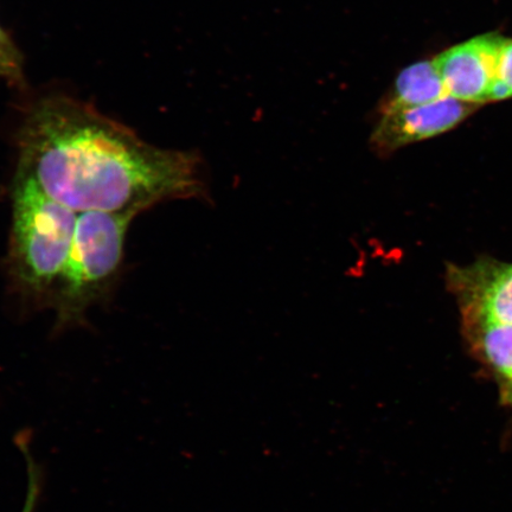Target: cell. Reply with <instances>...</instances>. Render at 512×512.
I'll return each instance as SVG.
<instances>
[{
	"instance_id": "2",
	"label": "cell",
	"mask_w": 512,
	"mask_h": 512,
	"mask_svg": "<svg viewBox=\"0 0 512 512\" xmlns=\"http://www.w3.org/2000/svg\"><path fill=\"white\" fill-rule=\"evenodd\" d=\"M11 198L10 279L23 296L49 303L72 252L79 214L18 174Z\"/></svg>"
},
{
	"instance_id": "5",
	"label": "cell",
	"mask_w": 512,
	"mask_h": 512,
	"mask_svg": "<svg viewBox=\"0 0 512 512\" xmlns=\"http://www.w3.org/2000/svg\"><path fill=\"white\" fill-rule=\"evenodd\" d=\"M478 107L452 96L415 106L389 102L371 133V150L382 158L392 156L402 147L453 130L475 113Z\"/></svg>"
},
{
	"instance_id": "8",
	"label": "cell",
	"mask_w": 512,
	"mask_h": 512,
	"mask_svg": "<svg viewBox=\"0 0 512 512\" xmlns=\"http://www.w3.org/2000/svg\"><path fill=\"white\" fill-rule=\"evenodd\" d=\"M29 441V432L27 430L19 432L15 437V443L23 453L28 471L27 496H25L22 512H35L43 485L41 466L37 465L34 457H32Z\"/></svg>"
},
{
	"instance_id": "7",
	"label": "cell",
	"mask_w": 512,
	"mask_h": 512,
	"mask_svg": "<svg viewBox=\"0 0 512 512\" xmlns=\"http://www.w3.org/2000/svg\"><path fill=\"white\" fill-rule=\"evenodd\" d=\"M393 99L399 105L431 104L450 96L434 61H420L402 70L395 80Z\"/></svg>"
},
{
	"instance_id": "1",
	"label": "cell",
	"mask_w": 512,
	"mask_h": 512,
	"mask_svg": "<svg viewBox=\"0 0 512 512\" xmlns=\"http://www.w3.org/2000/svg\"><path fill=\"white\" fill-rule=\"evenodd\" d=\"M17 174L64 207L138 216L157 204L207 197L194 152L159 149L64 96L32 106L18 133Z\"/></svg>"
},
{
	"instance_id": "4",
	"label": "cell",
	"mask_w": 512,
	"mask_h": 512,
	"mask_svg": "<svg viewBox=\"0 0 512 512\" xmlns=\"http://www.w3.org/2000/svg\"><path fill=\"white\" fill-rule=\"evenodd\" d=\"M130 214H79L72 252L49 299L59 329L85 322L86 313L110 290L124 260Z\"/></svg>"
},
{
	"instance_id": "10",
	"label": "cell",
	"mask_w": 512,
	"mask_h": 512,
	"mask_svg": "<svg viewBox=\"0 0 512 512\" xmlns=\"http://www.w3.org/2000/svg\"><path fill=\"white\" fill-rule=\"evenodd\" d=\"M22 57L5 31L0 28V76L10 80H21Z\"/></svg>"
},
{
	"instance_id": "6",
	"label": "cell",
	"mask_w": 512,
	"mask_h": 512,
	"mask_svg": "<svg viewBox=\"0 0 512 512\" xmlns=\"http://www.w3.org/2000/svg\"><path fill=\"white\" fill-rule=\"evenodd\" d=\"M503 40L495 34L478 36L435 57L447 94L479 106L489 102Z\"/></svg>"
},
{
	"instance_id": "9",
	"label": "cell",
	"mask_w": 512,
	"mask_h": 512,
	"mask_svg": "<svg viewBox=\"0 0 512 512\" xmlns=\"http://www.w3.org/2000/svg\"><path fill=\"white\" fill-rule=\"evenodd\" d=\"M512 96V40H503L499 49L497 78L490 92L489 101H499Z\"/></svg>"
},
{
	"instance_id": "3",
	"label": "cell",
	"mask_w": 512,
	"mask_h": 512,
	"mask_svg": "<svg viewBox=\"0 0 512 512\" xmlns=\"http://www.w3.org/2000/svg\"><path fill=\"white\" fill-rule=\"evenodd\" d=\"M465 341L512 406V264L491 258L446 267Z\"/></svg>"
}]
</instances>
